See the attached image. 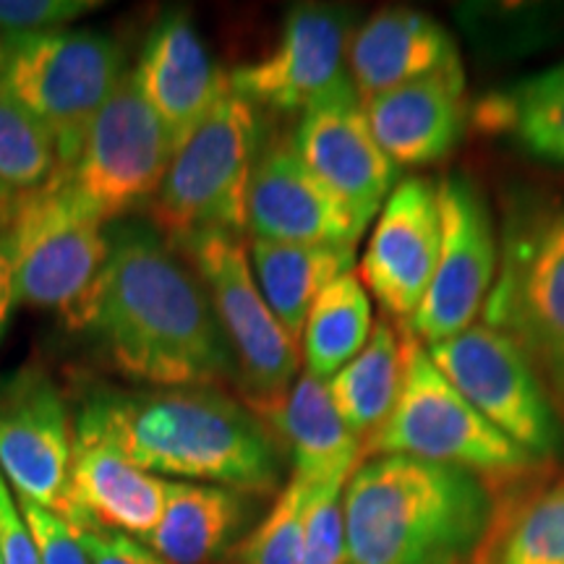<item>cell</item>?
I'll return each mask as SVG.
<instances>
[{"mask_svg": "<svg viewBox=\"0 0 564 564\" xmlns=\"http://www.w3.org/2000/svg\"><path fill=\"white\" fill-rule=\"evenodd\" d=\"M19 510L34 535L42 564H89L79 535L58 512L19 499Z\"/></svg>", "mask_w": 564, "mask_h": 564, "instance_id": "33", "label": "cell"}, {"mask_svg": "<svg viewBox=\"0 0 564 564\" xmlns=\"http://www.w3.org/2000/svg\"><path fill=\"white\" fill-rule=\"evenodd\" d=\"M249 257L264 301L299 345L314 301L337 278L352 272L356 264L352 246L278 243L257 238H251Z\"/></svg>", "mask_w": 564, "mask_h": 564, "instance_id": "24", "label": "cell"}, {"mask_svg": "<svg viewBox=\"0 0 564 564\" xmlns=\"http://www.w3.org/2000/svg\"><path fill=\"white\" fill-rule=\"evenodd\" d=\"M312 481L291 476L274 497L262 523L246 533L228 554L230 564H301L306 514L314 497Z\"/></svg>", "mask_w": 564, "mask_h": 564, "instance_id": "30", "label": "cell"}, {"mask_svg": "<svg viewBox=\"0 0 564 564\" xmlns=\"http://www.w3.org/2000/svg\"><path fill=\"white\" fill-rule=\"evenodd\" d=\"M74 531L79 535L89 564H165L152 549L126 533L102 531L95 525H82Z\"/></svg>", "mask_w": 564, "mask_h": 564, "instance_id": "34", "label": "cell"}, {"mask_svg": "<svg viewBox=\"0 0 564 564\" xmlns=\"http://www.w3.org/2000/svg\"><path fill=\"white\" fill-rule=\"evenodd\" d=\"M343 512L345 564H476L497 520L481 476L405 455L358 463Z\"/></svg>", "mask_w": 564, "mask_h": 564, "instance_id": "2", "label": "cell"}, {"mask_svg": "<svg viewBox=\"0 0 564 564\" xmlns=\"http://www.w3.org/2000/svg\"><path fill=\"white\" fill-rule=\"evenodd\" d=\"M181 249L188 253V264L199 274L228 337L246 405L280 400L299 379L301 350L259 291L249 246L238 232L204 230L181 241Z\"/></svg>", "mask_w": 564, "mask_h": 564, "instance_id": "8", "label": "cell"}, {"mask_svg": "<svg viewBox=\"0 0 564 564\" xmlns=\"http://www.w3.org/2000/svg\"><path fill=\"white\" fill-rule=\"evenodd\" d=\"M429 356L457 392L491 426L539 463L564 457V421L539 366L489 324H474L449 340L426 345Z\"/></svg>", "mask_w": 564, "mask_h": 564, "instance_id": "9", "label": "cell"}, {"mask_svg": "<svg viewBox=\"0 0 564 564\" xmlns=\"http://www.w3.org/2000/svg\"><path fill=\"white\" fill-rule=\"evenodd\" d=\"M546 377H549V382H552V387H549V392L554 394L556 403L564 405V352H562L560 358H556L552 366H549Z\"/></svg>", "mask_w": 564, "mask_h": 564, "instance_id": "38", "label": "cell"}, {"mask_svg": "<svg viewBox=\"0 0 564 564\" xmlns=\"http://www.w3.org/2000/svg\"><path fill=\"white\" fill-rule=\"evenodd\" d=\"M476 564H564V478L494 520Z\"/></svg>", "mask_w": 564, "mask_h": 564, "instance_id": "28", "label": "cell"}, {"mask_svg": "<svg viewBox=\"0 0 564 564\" xmlns=\"http://www.w3.org/2000/svg\"><path fill=\"white\" fill-rule=\"evenodd\" d=\"M350 11L337 6H295L285 17L280 37L262 58L228 76L232 95L257 110L306 112L316 105L356 89L348 74Z\"/></svg>", "mask_w": 564, "mask_h": 564, "instance_id": "13", "label": "cell"}, {"mask_svg": "<svg viewBox=\"0 0 564 564\" xmlns=\"http://www.w3.org/2000/svg\"><path fill=\"white\" fill-rule=\"evenodd\" d=\"M348 478L350 476H335L314 486L301 564H345L343 491Z\"/></svg>", "mask_w": 564, "mask_h": 564, "instance_id": "31", "label": "cell"}, {"mask_svg": "<svg viewBox=\"0 0 564 564\" xmlns=\"http://www.w3.org/2000/svg\"><path fill=\"white\" fill-rule=\"evenodd\" d=\"M478 121L533 160L564 167V63L494 91Z\"/></svg>", "mask_w": 564, "mask_h": 564, "instance_id": "25", "label": "cell"}, {"mask_svg": "<svg viewBox=\"0 0 564 564\" xmlns=\"http://www.w3.org/2000/svg\"><path fill=\"white\" fill-rule=\"evenodd\" d=\"M249 520L246 494L223 486L167 481L150 549L165 564H215L228 556Z\"/></svg>", "mask_w": 564, "mask_h": 564, "instance_id": "23", "label": "cell"}, {"mask_svg": "<svg viewBox=\"0 0 564 564\" xmlns=\"http://www.w3.org/2000/svg\"><path fill=\"white\" fill-rule=\"evenodd\" d=\"M9 40L3 87L53 133L61 175L79 160L89 126L126 76L116 40L58 30Z\"/></svg>", "mask_w": 564, "mask_h": 564, "instance_id": "7", "label": "cell"}, {"mask_svg": "<svg viewBox=\"0 0 564 564\" xmlns=\"http://www.w3.org/2000/svg\"><path fill=\"white\" fill-rule=\"evenodd\" d=\"M291 455L293 476L312 484L350 476L364 457V442L345 426L327 392V382L303 371L291 390L274 403L251 408Z\"/></svg>", "mask_w": 564, "mask_h": 564, "instance_id": "22", "label": "cell"}, {"mask_svg": "<svg viewBox=\"0 0 564 564\" xmlns=\"http://www.w3.org/2000/svg\"><path fill=\"white\" fill-rule=\"evenodd\" d=\"M246 230L257 241L356 249L366 228L308 171L293 141H272L262 144L253 162L246 194Z\"/></svg>", "mask_w": 564, "mask_h": 564, "instance_id": "17", "label": "cell"}, {"mask_svg": "<svg viewBox=\"0 0 564 564\" xmlns=\"http://www.w3.org/2000/svg\"><path fill=\"white\" fill-rule=\"evenodd\" d=\"M223 564H230V562H228V560H225V562H223Z\"/></svg>", "mask_w": 564, "mask_h": 564, "instance_id": "40", "label": "cell"}, {"mask_svg": "<svg viewBox=\"0 0 564 564\" xmlns=\"http://www.w3.org/2000/svg\"><path fill=\"white\" fill-rule=\"evenodd\" d=\"M61 175L53 133L0 84V183L32 194Z\"/></svg>", "mask_w": 564, "mask_h": 564, "instance_id": "29", "label": "cell"}, {"mask_svg": "<svg viewBox=\"0 0 564 564\" xmlns=\"http://www.w3.org/2000/svg\"><path fill=\"white\" fill-rule=\"evenodd\" d=\"M371 333V295L356 272L343 274L324 288L303 324L301 358L306 373L329 382L364 350Z\"/></svg>", "mask_w": 564, "mask_h": 564, "instance_id": "27", "label": "cell"}, {"mask_svg": "<svg viewBox=\"0 0 564 564\" xmlns=\"http://www.w3.org/2000/svg\"><path fill=\"white\" fill-rule=\"evenodd\" d=\"M89 405L123 455L147 474L257 497L278 491L280 447L249 405L217 387L102 394Z\"/></svg>", "mask_w": 564, "mask_h": 564, "instance_id": "3", "label": "cell"}, {"mask_svg": "<svg viewBox=\"0 0 564 564\" xmlns=\"http://www.w3.org/2000/svg\"><path fill=\"white\" fill-rule=\"evenodd\" d=\"M100 6V0H0V34L21 37L58 32Z\"/></svg>", "mask_w": 564, "mask_h": 564, "instance_id": "32", "label": "cell"}, {"mask_svg": "<svg viewBox=\"0 0 564 564\" xmlns=\"http://www.w3.org/2000/svg\"><path fill=\"white\" fill-rule=\"evenodd\" d=\"M262 144L259 110L228 91L178 144L150 204L152 223L171 238L167 243L175 246L204 230L241 236L246 194Z\"/></svg>", "mask_w": 564, "mask_h": 564, "instance_id": "6", "label": "cell"}, {"mask_svg": "<svg viewBox=\"0 0 564 564\" xmlns=\"http://www.w3.org/2000/svg\"><path fill=\"white\" fill-rule=\"evenodd\" d=\"M442 246L436 183L403 178L377 215L358 262L364 288L392 322L408 324L426 299Z\"/></svg>", "mask_w": 564, "mask_h": 564, "instance_id": "14", "label": "cell"}, {"mask_svg": "<svg viewBox=\"0 0 564 564\" xmlns=\"http://www.w3.org/2000/svg\"><path fill=\"white\" fill-rule=\"evenodd\" d=\"M460 68L453 34L426 11L403 6L371 13L356 26L348 45V74L361 102Z\"/></svg>", "mask_w": 564, "mask_h": 564, "instance_id": "20", "label": "cell"}, {"mask_svg": "<svg viewBox=\"0 0 564 564\" xmlns=\"http://www.w3.org/2000/svg\"><path fill=\"white\" fill-rule=\"evenodd\" d=\"M0 562L3 564H42L34 535L26 525L19 505L13 502L11 486L0 474Z\"/></svg>", "mask_w": 564, "mask_h": 564, "instance_id": "35", "label": "cell"}, {"mask_svg": "<svg viewBox=\"0 0 564 564\" xmlns=\"http://www.w3.org/2000/svg\"><path fill=\"white\" fill-rule=\"evenodd\" d=\"M84 333L133 382L160 390L238 382L199 274L154 232L126 230L112 243Z\"/></svg>", "mask_w": 564, "mask_h": 564, "instance_id": "1", "label": "cell"}, {"mask_svg": "<svg viewBox=\"0 0 564 564\" xmlns=\"http://www.w3.org/2000/svg\"><path fill=\"white\" fill-rule=\"evenodd\" d=\"M442 246L429 293L405 324L423 345L474 327L484 314L499 267V241L489 202L474 175L453 171L436 181Z\"/></svg>", "mask_w": 564, "mask_h": 564, "instance_id": "12", "label": "cell"}, {"mask_svg": "<svg viewBox=\"0 0 564 564\" xmlns=\"http://www.w3.org/2000/svg\"><path fill=\"white\" fill-rule=\"evenodd\" d=\"M293 147L364 228L400 183V167L373 139L356 89L303 112Z\"/></svg>", "mask_w": 564, "mask_h": 564, "instance_id": "18", "label": "cell"}, {"mask_svg": "<svg viewBox=\"0 0 564 564\" xmlns=\"http://www.w3.org/2000/svg\"><path fill=\"white\" fill-rule=\"evenodd\" d=\"M17 204H19V194L11 192L9 186H3V183H0V236L9 230V225L13 220V212H17Z\"/></svg>", "mask_w": 564, "mask_h": 564, "instance_id": "37", "label": "cell"}, {"mask_svg": "<svg viewBox=\"0 0 564 564\" xmlns=\"http://www.w3.org/2000/svg\"><path fill=\"white\" fill-rule=\"evenodd\" d=\"M6 58H9V40L0 34V84H3V74H6Z\"/></svg>", "mask_w": 564, "mask_h": 564, "instance_id": "39", "label": "cell"}, {"mask_svg": "<svg viewBox=\"0 0 564 564\" xmlns=\"http://www.w3.org/2000/svg\"><path fill=\"white\" fill-rule=\"evenodd\" d=\"M400 337L403 384L398 403L382 429L364 444V455H405L453 465L484 481H510L544 468L455 390L405 324H400Z\"/></svg>", "mask_w": 564, "mask_h": 564, "instance_id": "5", "label": "cell"}, {"mask_svg": "<svg viewBox=\"0 0 564 564\" xmlns=\"http://www.w3.org/2000/svg\"><path fill=\"white\" fill-rule=\"evenodd\" d=\"M0 564H3V562H0Z\"/></svg>", "mask_w": 564, "mask_h": 564, "instance_id": "41", "label": "cell"}, {"mask_svg": "<svg viewBox=\"0 0 564 564\" xmlns=\"http://www.w3.org/2000/svg\"><path fill=\"white\" fill-rule=\"evenodd\" d=\"M173 154V137L126 74L91 121L66 181L108 223L152 204Z\"/></svg>", "mask_w": 564, "mask_h": 564, "instance_id": "11", "label": "cell"}, {"mask_svg": "<svg viewBox=\"0 0 564 564\" xmlns=\"http://www.w3.org/2000/svg\"><path fill=\"white\" fill-rule=\"evenodd\" d=\"M167 481L133 465L112 440L89 403L74 423V449L66 507L61 518L70 528L95 525L102 531L150 539L165 507Z\"/></svg>", "mask_w": 564, "mask_h": 564, "instance_id": "15", "label": "cell"}, {"mask_svg": "<svg viewBox=\"0 0 564 564\" xmlns=\"http://www.w3.org/2000/svg\"><path fill=\"white\" fill-rule=\"evenodd\" d=\"M366 121L398 167H426L449 158L468 126L465 74L429 76L364 102Z\"/></svg>", "mask_w": 564, "mask_h": 564, "instance_id": "21", "label": "cell"}, {"mask_svg": "<svg viewBox=\"0 0 564 564\" xmlns=\"http://www.w3.org/2000/svg\"><path fill=\"white\" fill-rule=\"evenodd\" d=\"M133 82L175 141V150L230 91L199 30L186 13H171L144 42Z\"/></svg>", "mask_w": 564, "mask_h": 564, "instance_id": "19", "label": "cell"}, {"mask_svg": "<svg viewBox=\"0 0 564 564\" xmlns=\"http://www.w3.org/2000/svg\"><path fill=\"white\" fill-rule=\"evenodd\" d=\"M70 426L66 400L42 371H21L0 394V474L19 499L45 510L66 507Z\"/></svg>", "mask_w": 564, "mask_h": 564, "instance_id": "16", "label": "cell"}, {"mask_svg": "<svg viewBox=\"0 0 564 564\" xmlns=\"http://www.w3.org/2000/svg\"><path fill=\"white\" fill-rule=\"evenodd\" d=\"M403 384V337L392 322H377L364 350L327 382L345 426L364 444L382 429Z\"/></svg>", "mask_w": 564, "mask_h": 564, "instance_id": "26", "label": "cell"}, {"mask_svg": "<svg viewBox=\"0 0 564 564\" xmlns=\"http://www.w3.org/2000/svg\"><path fill=\"white\" fill-rule=\"evenodd\" d=\"M13 303H17V295H13L11 262H9V253H6L3 246H0V337H3L6 327H9Z\"/></svg>", "mask_w": 564, "mask_h": 564, "instance_id": "36", "label": "cell"}, {"mask_svg": "<svg viewBox=\"0 0 564 564\" xmlns=\"http://www.w3.org/2000/svg\"><path fill=\"white\" fill-rule=\"evenodd\" d=\"M484 324L512 337L544 371L564 352V204L512 212Z\"/></svg>", "mask_w": 564, "mask_h": 564, "instance_id": "10", "label": "cell"}, {"mask_svg": "<svg viewBox=\"0 0 564 564\" xmlns=\"http://www.w3.org/2000/svg\"><path fill=\"white\" fill-rule=\"evenodd\" d=\"M102 225L66 175L19 194L9 230L0 236L17 301L58 314L68 329L84 333L110 262L112 243Z\"/></svg>", "mask_w": 564, "mask_h": 564, "instance_id": "4", "label": "cell"}]
</instances>
